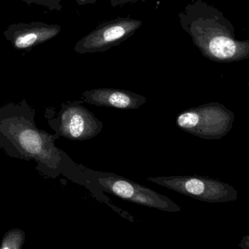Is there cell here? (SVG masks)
I'll return each instance as SVG.
<instances>
[{"label": "cell", "instance_id": "1", "mask_svg": "<svg viewBox=\"0 0 249 249\" xmlns=\"http://www.w3.org/2000/svg\"><path fill=\"white\" fill-rule=\"evenodd\" d=\"M36 115L26 100L0 106V148L12 158L36 161V170L50 178L63 176L75 183L91 182L89 170L56 147L60 137L39 129Z\"/></svg>", "mask_w": 249, "mask_h": 249}, {"label": "cell", "instance_id": "2", "mask_svg": "<svg viewBox=\"0 0 249 249\" xmlns=\"http://www.w3.org/2000/svg\"><path fill=\"white\" fill-rule=\"evenodd\" d=\"M178 18L194 45L209 60L232 63L249 59V40H237L232 24L213 5L192 1L179 13Z\"/></svg>", "mask_w": 249, "mask_h": 249}, {"label": "cell", "instance_id": "3", "mask_svg": "<svg viewBox=\"0 0 249 249\" xmlns=\"http://www.w3.org/2000/svg\"><path fill=\"white\" fill-rule=\"evenodd\" d=\"M234 113L219 103H210L191 107L178 115V127L205 140H219L231 131Z\"/></svg>", "mask_w": 249, "mask_h": 249}, {"label": "cell", "instance_id": "4", "mask_svg": "<svg viewBox=\"0 0 249 249\" xmlns=\"http://www.w3.org/2000/svg\"><path fill=\"white\" fill-rule=\"evenodd\" d=\"M81 103H63L58 111L53 107H46L45 118L48 124L59 137L71 141H87L103 130V122Z\"/></svg>", "mask_w": 249, "mask_h": 249}, {"label": "cell", "instance_id": "5", "mask_svg": "<svg viewBox=\"0 0 249 249\" xmlns=\"http://www.w3.org/2000/svg\"><path fill=\"white\" fill-rule=\"evenodd\" d=\"M89 176L91 182H94L104 192L128 202L167 212H178L181 210L167 196L114 173L89 170Z\"/></svg>", "mask_w": 249, "mask_h": 249}, {"label": "cell", "instance_id": "6", "mask_svg": "<svg viewBox=\"0 0 249 249\" xmlns=\"http://www.w3.org/2000/svg\"><path fill=\"white\" fill-rule=\"evenodd\" d=\"M148 181L164 186L185 196L209 203L234 201L237 191L218 179L199 176L150 177Z\"/></svg>", "mask_w": 249, "mask_h": 249}, {"label": "cell", "instance_id": "7", "mask_svg": "<svg viewBox=\"0 0 249 249\" xmlns=\"http://www.w3.org/2000/svg\"><path fill=\"white\" fill-rule=\"evenodd\" d=\"M142 24L141 20L129 17L101 23L75 44L74 51L80 54L107 52L133 36Z\"/></svg>", "mask_w": 249, "mask_h": 249}, {"label": "cell", "instance_id": "8", "mask_svg": "<svg viewBox=\"0 0 249 249\" xmlns=\"http://www.w3.org/2000/svg\"><path fill=\"white\" fill-rule=\"evenodd\" d=\"M62 28L59 24L40 21L11 24L4 32L7 40L17 50L30 51L56 37Z\"/></svg>", "mask_w": 249, "mask_h": 249}, {"label": "cell", "instance_id": "9", "mask_svg": "<svg viewBox=\"0 0 249 249\" xmlns=\"http://www.w3.org/2000/svg\"><path fill=\"white\" fill-rule=\"evenodd\" d=\"M82 103L98 107H112L122 110H135L146 103V98L141 94L118 89H94L84 91Z\"/></svg>", "mask_w": 249, "mask_h": 249}, {"label": "cell", "instance_id": "10", "mask_svg": "<svg viewBox=\"0 0 249 249\" xmlns=\"http://www.w3.org/2000/svg\"><path fill=\"white\" fill-rule=\"evenodd\" d=\"M25 241V232L20 229H13L5 233L0 249H20Z\"/></svg>", "mask_w": 249, "mask_h": 249}, {"label": "cell", "instance_id": "11", "mask_svg": "<svg viewBox=\"0 0 249 249\" xmlns=\"http://www.w3.org/2000/svg\"><path fill=\"white\" fill-rule=\"evenodd\" d=\"M20 1H22L29 5L33 4L40 5L48 8L51 11H61L62 9L61 0H20Z\"/></svg>", "mask_w": 249, "mask_h": 249}, {"label": "cell", "instance_id": "12", "mask_svg": "<svg viewBox=\"0 0 249 249\" xmlns=\"http://www.w3.org/2000/svg\"><path fill=\"white\" fill-rule=\"evenodd\" d=\"M138 1V0H110V2L111 6L115 8V7L126 5L127 3H134Z\"/></svg>", "mask_w": 249, "mask_h": 249}, {"label": "cell", "instance_id": "13", "mask_svg": "<svg viewBox=\"0 0 249 249\" xmlns=\"http://www.w3.org/2000/svg\"><path fill=\"white\" fill-rule=\"evenodd\" d=\"M97 0H75L79 6H83V5H89V4H94L97 2Z\"/></svg>", "mask_w": 249, "mask_h": 249}]
</instances>
